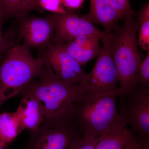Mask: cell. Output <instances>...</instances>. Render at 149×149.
I'll list each match as a JSON object with an SVG mask.
<instances>
[{"label": "cell", "instance_id": "cell-1", "mask_svg": "<svg viewBox=\"0 0 149 149\" xmlns=\"http://www.w3.org/2000/svg\"><path fill=\"white\" fill-rule=\"evenodd\" d=\"M25 88L36 96L42 106L43 118L40 128L72 125L74 103L85 92L79 85L65 83L45 64L42 74Z\"/></svg>", "mask_w": 149, "mask_h": 149}, {"label": "cell", "instance_id": "cell-2", "mask_svg": "<svg viewBox=\"0 0 149 149\" xmlns=\"http://www.w3.org/2000/svg\"><path fill=\"white\" fill-rule=\"evenodd\" d=\"M119 96L118 89L114 93L95 95L85 92L74 104L72 125L83 137L96 139L106 133L125 127L116 104Z\"/></svg>", "mask_w": 149, "mask_h": 149}, {"label": "cell", "instance_id": "cell-3", "mask_svg": "<svg viewBox=\"0 0 149 149\" xmlns=\"http://www.w3.org/2000/svg\"><path fill=\"white\" fill-rule=\"evenodd\" d=\"M133 16L125 17L121 27L112 31L111 52L118 75L119 96L123 97L138 86V74L142 61L138 49L139 22Z\"/></svg>", "mask_w": 149, "mask_h": 149}, {"label": "cell", "instance_id": "cell-4", "mask_svg": "<svg viewBox=\"0 0 149 149\" xmlns=\"http://www.w3.org/2000/svg\"><path fill=\"white\" fill-rule=\"evenodd\" d=\"M5 54L0 63V108L39 77L45 67L42 61L23 44L15 45Z\"/></svg>", "mask_w": 149, "mask_h": 149}, {"label": "cell", "instance_id": "cell-5", "mask_svg": "<svg viewBox=\"0 0 149 149\" xmlns=\"http://www.w3.org/2000/svg\"><path fill=\"white\" fill-rule=\"evenodd\" d=\"M106 32L101 38L103 46L93 70L85 73L80 86L86 93L100 95L114 93L119 82L117 70L111 52L112 31Z\"/></svg>", "mask_w": 149, "mask_h": 149}, {"label": "cell", "instance_id": "cell-6", "mask_svg": "<svg viewBox=\"0 0 149 149\" xmlns=\"http://www.w3.org/2000/svg\"><path fill=\"white\" fill-rule=\"evenodd\" d=\"M118 111L123 120L139 133L138 141H149V88L138 85L132 92L120 97Z\"/></svg>", "mask_w": 149, "mask_h": 149}, {"label": "cell", "instance_id": "cell-7", "mask_svg": "<svg viewBox=\"0 0 149 149\" xmlns=\"http://www.w3.org/2000/svg\"><path fill=\"white\" fill-rule=\"evenodd\" d=\"M40 50L38 57L57 77L69 85L80 84L85 74L84 69L61 46L50 43Z\"/></svg>", "mask_w": 149, "mask_h": 149}, {"label": "cell", "instance_id": "cell-8", "mask_svg": "<svg viewBox=\"0 0 149 149\" xmlns=\"http://www.w3.org/2000/svg\"><path fill=\"white\" fill-rule=\"evenodd\" d=\"M54 14L56 25L51 43L55 45H61L82 35H94L101 38L105 34V31L95 27L82 15L70 12Z\"/></svg>", "mask_w": 149, "mask_h": 149}, {"label": "cell", "instance_id": "cell-9", "mask_svg": "<svg viewBox=\"0 0 149 149\" xmlns=\"http://www.w3.org/2000/svg\"><path fill=\"white\" fill-rule=\"evenodd\" d=\"M28 133L29 141L24 149H67L83 137L72 125L39 128Z\"/></svg>", "mask_w": 149, "mask_h": 149}, {"label": "cell", "instance_id": "cell-10", "mask_svg": "<svg viewBox=\"0 0 149 149\" xmlns=\"http://www.w3.org/2000/svg\"><path fill=\"white\" fill-rule=\"evenodd\" d=\"M19 34L23 45L27 47L40 49L51 43L56 25L54 14L45 17L21 19Z\"/></svg>", "mask_w": 149, "mask_h": 149}, {"label": "cell", "instance_id": "cell-11", "mask_svg": "<svg viewBox=\"0 0 149 149\" xmlns=\"http://www.w3.org/2000/svg\"><path fill=\"white\" fill-rule=\"evenodd\" d=\"M21 93L22 99L15 112L24 130L29 133L40 128L43 110L39 100L32 92L25 88Z\"/></svg>", "mask_w": 149, "mask_h": 149}, {"label": "cell", "instance_id": "cell-12", "mask_svg": "<svg viewBox=\"0 0 149 149\" xmlns=\"http://www.w3.org/2000/svg\"><path fill=\"white\" fill-rule=\"evenodd\" d=\"M90 12L82 17L91 23L102 25L105 31H111L118 20L123 19L107 0H90Z\"/></svg>", "mask_w": 149, "mask_h": 149}, {"label": "cell", "instance_id": "cell-13", "mask_svg": "<svg viewBox=\"0 0 149 149\" xmlns=\"http://www.w3.org/2000/svg\"><path fill=\"white\" fill-rule=\"evenodd\" d=\"M24 130L14 112L0 113V146L5 148Z\"/></svg>", "mask_w": 149, "mask_h": 149}, {"label": "cell", "instance_id": "cell-14", "mask_svg": "<svg viewBox=\"0 0 149 149\" xmlns=\"http://www.w3.org/2000/svg\"><path fill=\"white\" fill-rule=\"evenodd\" d=\"M39 0H0V11L3 19L15 17L21 19L38 6Z\"/></svg>", "mask_w": 149, "mask_h": 149}, {"label": "cell", "instance_id": "cell-15", "mask_svg": "<svg viewBox=\"0 0 149 149\" xmlns=\"http://www.w3.org/2000/svg\"><path fill=\"white\" fill-rule=\"evenodd\" d=\"M133 133L126 126L112 130L97 139L95 149H123Z\"/></svg>", "mask_w": 149, "mask_h": 149}, {"label": "cell", "instance_id": "cell-16", "mask_svg": "<svg viewBox=\"0 0 149 149\" xmlns=\"http://www.w3.org/2000/svg\"><path fill=\"white\" fill-rule=\"evenodd\" d=\"M73 59L81 66L85 65L88 61L97 56L100 46L86 49L79 46L73 40L60 45Z\"/></svg>", "mask_w": 149, "mask_h": 149}, {"label": "cell", "instance_id": "cell-17", "mask_svg": "<svg viewBox=\"0 0 149 149\" xmlns=\"http://www.w3.org/2000/svg\"><path fill=\"white\" fill-rule=\"evenodd\" d=\"M139 37L138 44L143 50L149 49V3H146L141 8L139 15Z\"/></svg>", "mask_w": 149, "mask_h": 149}, {"label": "cell", "instance_id": "cell-18", "mask_svg": "<svg viewBox=\"0 0 149 149\" xmlns=\"http://www.w3.org/2000/svg\"><path fill=\"white\" fill-rule=\"evenodd\" d=\"M138 85L142 88L149 87V52L141 62L139 67L138 74Z\"/></svg>", "mask_w": 149, "mask_h": 149}, {"label": "cell", "instance_id": "cell-19", "mask_svg": "<svg viewBox=\"0 0 149 149\" xmlns=\"http://www.w3.org/2000/svg\"><path fill=\"white\" fill-rule=\"evenodd\" d=\"M39 6L54 14H65L69 12L63 6L61 0H39Z\"/></svg>", "mask_w": 149, "mask_h": 149}, {"label": "cell", "instance_id": "cell-20", "mask_svg": "<svg viewBox=\"0 0 149 149\" xmlns=\"http://www.w3.org/2000/svg\"><path fill=\"white\" fill-rule=\"evenodd\" d=\"M123 18L133 16L135 15L131 8L129 0H107Z\"/></svg>", "mask_w": 149, "mask_h": 149}, {"label": "cell", "instance_id": "cell-21", "mask_svg": "<svg viewBox=\"0 0 149 149\" xmlns=\"http://www.w3.org/2000/svg\"><path fill=\"white\" fill-rule=\"evenodd\" d=\"M101 37L94 35H82L73 40L80 47L90 49L100 47Z\"/></svg>", "mask_w": 149, "mask_h": 149}, {"label": "cell", "instance_id": "cell-22", "mask_svg": "<svg viewBox=\"0 0 149 149\" xmlns=\"http://www.w3.org/2000/svg\"><path fill=\"white\" fill-rule=\"evenodd\" d=\"M97 139L93 136H86L74 141L68 149H95Z\"/></svg>", "mask_w": 149, "mask_h": 149}, {"label": "cell", "instance_id": "cell-23", "mask_svg": "<svg viewBox=\"0 0 149 149\" xmlns=\"http://www.w3.org/2000/svg\"><path fill=\"white\" fill-rule=\"evenodd\" d=\"M3 19L2 14L0 11V56L15 45L13 42L3 34L2 29V21Z\"/></svg>", "mask_w": 149, "mask_h": 149}, {"label": "cell", "instance_id": "cell-24", "mask_svg": "<svg viewBox=\"0 0 149 149\" xmlns=\"http://www.w3.org/2000/svg\"><path fill=\"white\" fill-rule=\"evenodd\" d=\"M85 1V0H61L63 6L71 10L80 8Z\"/></svg>", "mask_w": 149, "mask_h": 149}, {"label": "cell", "instance_id": "cell-25", "mask_svg": "<svg viewBox=\"0 0 149 149\" xmlns=\"http://www.w3.org/2000/svg\"><path fill=\"white\" fill-rule=\"evenodd\" d=\"M123 149H143V148L137 138L133 133L130 139L125 144Z\"/></svg>", "mask_w": 149, "mask_h": 149}, {"label": "cell", "instance_id": "cell-26", "mask_svg": "<svg viewBox=\"0 0 149 149\" xmlns=\"http://www.w3.org/2000/svg\"><path fill=\"white\" fill-rule=\"evenodd\" d=\"M0 149H5V148H3V147H2L1 146H0Z\"/></svg>", "mask_w": 149, "mask_h": 149}]
</instances>
